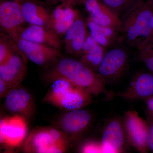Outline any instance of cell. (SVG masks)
Wrapping results in <instances>:
<instances>
[{"label":"cell","instance_id":"7","mask_svg":"<svg viewBox=\"0 0 153 153\" xmlns=\"http://www.w3.org/2000/svg\"><path fill=\"white\" fill-rule=\"evenodd\" d=\"M19 51L33 63L45 66L55 62L60 55L59 49L20 38L16 41Z\"/></svg>","mask_w":153,"mask_h":153},{"label":"cell","instance_id":"22","mask_svg":"<svg viewBox=\"0 0 153 153\" xmlns=\"http://www.w3.org/2000/svg\"><path fill=\"white\" fill-rule=\"evenodd\" d=\"M101 1L119 16L126 13L140 3L139 0H101Z\"/></svg>","mask_w":153,"mask_h":153},{"label":"cell","instance_id":"23","mask_svg":"<svg viewBox=\"0 0 153 153\" xmlns=\"http://www.w3.org/2000/svg\"><path fill=\"white\" fill-rule=\"evenodd\" d=\"M9 41L1 36L0 41V64H2L10 57L14 52L13 47Z\"/></svg>","mask_w":153,"mask_h":153},{"label":"cell","instance_id":"27","mask_svg":"<svg viewBox=\"0 0 153 153\" xmlns=\"http://www.w3.org/2000/svg\"><path fill=\"white\" fill-rule=\"evenodd\" d=\"M149 124V136H148V146L149 149L153 152V119L150 117Z\"/></svg>","mask_w":153,"mask_h":153},{"label":"cell","instance_id":"29","mask_svg":"<svg viewBox=\"0 0 153 153\" xmlns=\"http://www.w3.org/2000/svg\"><path fill=\"white\" fill-rule=\"evenodd\" d=\"M147 109L149 115L150 117L153 119V96L146 100Z\"/></svg>","mask_w":153,"mask_h":153},{"label":"cell","instance_id":"8","mask_svg":"<svg viewBox=\"0 0 153 153\" xmlns=\"http://www.w3.org/2000/svg\"><path fill=\"white\" fill-rule=\"evenodd\" d=\"M103 153H122L128 143L123 120L114 118L105 125L100 141Z\"/></svg>","mask_w":153,"mask_h":153},{"label":"cell","instance_id":"4","mask_svg":"<svg viewBox=\"0 0 153 153\" xmlns=\"http://www.w3.org/2000/svg\"><path fill=\"white\" fill-rule=\"evenodd\" d=\"M124 125L129 144L140 153L147 152L149 136L148 122L135 111H126Z\"/></svg>","mask_w":153,"mask_h":153},{"label":"cell","instance_id":"3","mask_svg":"<svg viewBox=\"0 0 153 153\" xmlns=\"http://www.w3.org/2000/svg\"><path fill=\"white\" fill-rule=\"evenodd\" d=\"M52 84L43 101L63 110L82 108L90 104L92 95L78 88L67 80L57 78Z\"/></svg>","mask_w":153,"mask_h":153},{"label":"cell","instance_id":"2","mask_svg":"<svg viewBox=\"0 0 153 153\" xmlns=\"http://www.w3.org/2000/svg\"><path fill=\"white\" fill-rule=\"evenodd\" d=\"M122 16L121 31L128 44L138 49L144 45L152 32V11L140 3Z\"/></svg>","mask_w":153,"mask_h":153},{"label":"cell","instance_id":"30","mask_svg":"<svg viewBox=\"0 0 153 153\" xmlns=\"http://www.w3.org/2000/svg\"><path fill=\"white\" fill-rule=\"evenodd\" d=\"M52 3L63 2V4H68L74 2L76 0H48Z\"/></svg>","mask_w":153,"mask_h":153},{"label":"cell","instance_id":"28","mask_svg":"<svg viewBox=\"0 0 153 153\" xmlns=\"http://www.w3.org/2000/svg\"><path fill=\"white\" fill-rule=\"evenodd\" d=\"M9 91L7 83L2 79H0V96L1 98L6 97Z\"/></svg>","mask_w":153,"mask_h":153},{"label":"cell","instance_id":"24","mask_svg":"<svg viewBox=\"0 0 153 153\" xmlns=\"http://www.w3.org/2000/svg\"><path fill=\"white\" fill-rule=\"evenodd\" d=\"M48 130L53 143L66 146H68V138L64 132L57 129L51 128H48Z\"/></svg>","mask_w":153,"mask_h":153},{"label":"cell","instance_id":"15","mask_svg":"<svg viewBox=\"0 0 153 153\" xmlns=\"http://www.w3.org/2000/svg\"><path fill=\"white\" fill-rule=\"evenodd\" d=\"M57 35L53 30L38 25H30L19 31V37L22 39L59 49L61 42Z\"/></svg>","mask_w":153,"mask_h":153},{"label":"cell","instance_id":"31","mask_svg":"<svg viewBox=\"0 0 153 153\" xmlns=\"http://www.w3.org/2000/svg\"><path fill=\"white\" fill-rule=\"evenodd\" d=\"M151 26H152V30H153V17L152 19V23H151Z\"/></svg>","mask_w":153,"mask_h":153},{"label":"cell","instance_id":"25","mask_svg":"<svg viewBox=\"0 0 153 153\" xmlns=\"http://www.w3.org/2000/svg\"><path fill=\"white\" fill-rule=\"evenodd\" d=\"M82 153H103L101 142L95 141H88L84 143L79 148Z\"/></svg>","mask_w":153,"mask_h":153},{"label":"cell","instance_id":"14","mask_svg":"<svg viewBox=\"0 0 153 153\" xmlns=\"http://www.w3.org/2000/svg\"><path fill=\"white\" fill-rule=\"evenodd\" d=\"M118 96L128 100L144 99L153 96V74L142 73L137 74L128 87Z\"/></svg>","mask_w":153,"mask_h":153},{"label":"cell","instance_id":"9","mask_svg":"<svg viewBox=\"0 0 153 153\" xmlns=\"http://www.w3.org/2000/svg\"><path fill=\"white\" fill-rule=\"evenodd\" d=\"M26 22L16 0L2 1L0 4V25L13 39L19 38V31Z\"/></svg>","mask_w":153,"mask_h":153},{"label":"cell","instance_id":"16","mask_svg":"<svg viewBox=\"0 0 153 153\" xmlns=\"http://www.w3.org/2000/svg\"><path fill=\"white\" fill-rule=\"evenodd\" d=\"M20 4L26 22L30 25L46 27L50 25L51 15L35 0H16Z\"/></svg>","mask_w":153,"mask_h":153},{"label":"cell","instance_id":"19","mask_svg":"<svg viewBox=\"0 0 153 153\" xmlns=\"http://www.w3.org/2000/svg\"><path fill=\"white\" fill-rule=\"evenodd\" d=\"M77 18L76 11L68 5L57 7L51 15L50 25L57 34L67 32Z\"/></svg>","mask_w":153,"mask_h":153},{"label":"cell","instance_id":"12","mask_svg":"<svg viewBox=\"0 0 153 153\" xmlns=\"http://www.w3.org/2000/svg\"><path fill=\"white\" fill-rule=\"evenodd\" d=\"M85 8L90 19L97 24L121 31V20L120 16L99 0H85Z\"/></svg>","mask_w":153,"mask_h":153},{"label":"cell","instance_id":"13","mask_svg":"<svg viewBox=\"0 0 153 153\" xmlns=\"http://www.w3.org/2000/svg\"><path fill=\"white\" fill-rule=\"evenodd\" d=\"M91 120L90 114L85 110L79 108L68 111L60 119L59 126L64 133L76 136L85 131Z\"/></svg>","mask_w":153,"mask_h":153},{"label":"cell","instance_id":"32","mask_svg":"<svg viewBox=\"0 0 153 153\" xmlns=\"http://www.w3.org/2000/svg\"></svg>","mask_w":153,"mask_h":153},{"label":"cell","instance_id":"6","mask_svg":"<svg viewBox=\"0 0 153 153\" xmlns=\"http://www.w3.org/2000/svg\"><path fill=\"white\" fill-rule=\"evenodd\" d=\"M27 128L26 118L20 115L2 119L0 121L1 143L10 148L19 146L25 140Z\"/></svg>","mask_w":153,"mask_h":153},{"label":"cell","instance_id":"5","mask_svg":"<svg viewBox=\"0 0 153 153\" xmlns=\"http://www.w3.org/2000/svg\"><path fill=\"white\" fill-rule=\"evenodd\" d=\"M128 63V55L125 49L115 48L105 53L97 69V74L105 83L114 82L124 71Z\"/></svg>","mask_w":153,"mask_h":153},{"label":"cell","instance_id":"10","mask_svg":"<svg viewBox=\"0 0 153 153\" xmlns=\"http://www.w3.org/2000/svg\"><path fill=\"white\" fill-rule=\"evenodd\" d=\"M5 105L9 111L25 118L32 116L35 109L34 101L30 92L25 88L17 86L7 94Z\"/></svg>","mask_w":153,"mask_h":153},{"label":"cell","instance_id":"1","mask_svg":"<svg viewBox=\"0 0 153 153\" xmlns=\"http://www.w3.org/2000/svg\"><path fill=\"white\" fill-rule=\"evenodd\" d=\"M46 76L51 82L57 78L65 79L92 95L106 92V83L97 72L82 61L72 58L58 60Z\"/></svg>","mask_w":153,"mask_h":153},{"label":"cell","instance_id":"11","mask_svg":"<svg viewBox=\"0 0 153 153\" xmlns=\"http://www.w3.org/2000/svg\"><path fill=\"white\" fill-rule=\"evenodd\" d=\"M26 72L25 60L15 52L4 63L0 64V79L7 83L10 90L22 82Z\"/></svg>","mask_w":153,"mask_h":153},{"label":"cell","instance_id":"21","mask_svg":"<svg viewBox=\"0 0 153 153\" xmlns=\"http://www.w3.org/2000/svg\"><path fill=\"white\" fill-rule=\"evenodd\" d=\"M87 26L90 36L102 47H108L116 38V32L118 31L109 27L98 25L91 19L88 21Z\"/></svg>","mask_w":153,"mask_h":153},{"label":"cell","instance_id":"17","mask_svg":"<svg viewBox=\"0 0 153 153\" xmlns=\"http://www.w3.org/2000/svg\"><path fill=\"white\" fill-rule=\"evenodd\" d=\"M86 37V26L82 19L76 18L65 33L66 48L72 54L81 53Z\"/></svg>","mask_w":153,"mask_h":153},{"label":"cell","instance_id":"26","mask_svg":"<svg viewBox=\"0 0 153 153\" xmlns=\"http://www.w3.org/2000/svg\"><path fill=\"white\" fill-rule=\"evenodd\" d=\"M138 49L140 60L145 63L147 68L153 73V52L146 49L143 46L140 47Z\"/></svg>","mask_w":153,"mask_h":153},{"label":"cell","instance_id":"20","mask_svg":"<svg viewBox=\"0 0 153 153\" xmlns=\"http://www.w3.org/2000/svg\"><path fill=\"white\" fill-rule=\"evenodd\" d=\"M82 61L94 70H97L105 55L103 47L91 36L86 37L82 47Z\"/></svg>","mask_w":153,"mask_h":153},{"label":"cell","instance_id":"18","mask_svg":"<svg viewBox=\"0 0 153 153\" xmlns=\"http://www.w3.org/2000/svg\"><path fill=\"white\" fill-rule=\"evenodd\" d=\"M54 144L48 128L39 129L30 134L25 142L24 150L26 152L50 153Z\"/></svg>","mask_w":153,"mask_h":153}]
</instances>
